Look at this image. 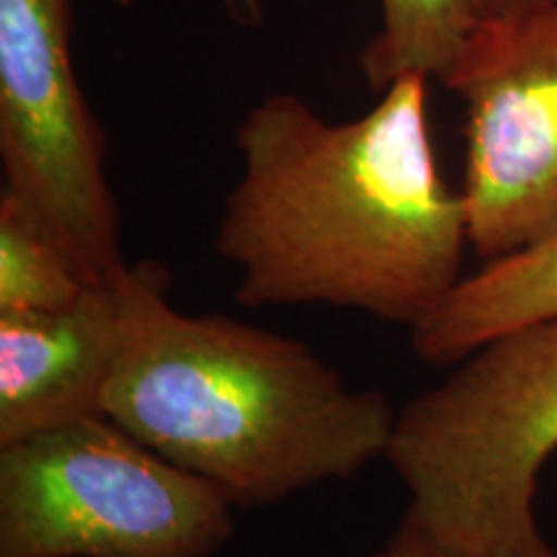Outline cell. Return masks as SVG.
Returning a JSON list of instances; mask_svg holds the SVG:
<instances>
[{"label":"cell","mask_w":557,"mask_h":557,"mask_svg":"<svg viewBox=\"0 0 557 557\" xmlns=\"http://www.w3.org/2000/svg\"><path fill=\"white\" fill-rule=\"evenodd\" d=\"M429 81L400 75L351 122L295 94L248 109L214 235L243 308L331 305L413 329L457 287L468 218L438 173Z\"/></svg>","instance_id":"6da1fadb"},{"label":"cell","mask_w":557,"mask_h":557,"mask_svg":"<svg viewBox=\"0 0 557 557\" xmlns=\"http://www.w3.org/2000/svg\"><path fill=\"white\" fill-rule=\"evenodd\" d=\"M116 289L122 336L103 416L233 506L278 504L385 459L398 410L308 344L176 310L158 261L127 263Z\"/></svg>","instance_id":"7a4b0ae2"},{"label":"cell","mask_w":557,"mask_h":557,"mask_svg":"<svg viewBox=\"0 0 557 557\" xmlns=\"http://www.w3.org/2000/svg\"><path fill=\"white\" fill-rule=\"evenodd\" d=\"M557 451V315L487 341L395 416L408 511L457 557H557L540 472Z\"/></svg>","instance_id":"3957f363"},{"label":"cell","mask_w":557,"mask_h":557,"mask_svg":"<svg viewBox=\"0 0 557 557\" xmlns=\"http://www.w3.org/2000/svg\"><path fill=\"white\" fill-rule=\"evenodd\" d=\"M233 508L109 416L0 447V557H212Z\"/></svg>","instance_id":"277c9868"},{"label":"cell","mask_w":557,"mask_h":557,"mask_svg":"<svg viewBox=\"0 0 557 557\" xmlns=\"http://www.w3.org/2000/svg\"><path fill=\"white\" fill-rule=\"evenodd\" d=\"M75 0H0L3 191L90 284L127 267L107 137L73 54Z\"/></svg>","instance_id":"5b68a950"},{"label":"cell","mask_w":557,"mask_h":557,"mask_svg":"<svg viewBox=\"0 0 557 557\" xmlns=\"http://www.w3.org/2000/svg\"><path fill=\"white\" fill-rule=\"evenodd\" d=\"M442 86L462 99L470 248L483 261L557 235V3L480 18Z\"/></svg>","instance_id":"8992f818"},{"label":"cell","mask_w":557,"mask_h":557,"mask_svg":"<svg viewBox=\"0 0 557 557\" xmlns=\"http://www.w3.org/2000/svg\"><path fill=\"white\" fill-rule=\"evenodd\" d=\"M120 336L116 276L65 310L0 312V447L103 416Z\"/></svg>","instance_id":"52a82bcc"},{"label":"cell","mask_w":557,"mask_h":557,"mask_svg":"<svg viewBox=\"0 0 557 557\" xmlns=\"http://www.w3.org/2000/svg\"><path fill=\"white\" fill-rule=\"evenodd\" d=\"M557 315V235L465 274L410 329L416 357L451 367L487 341Z\"/></svg>","instance_id":"ba28073f"},{"label":"cell","mask_w":557,"mask_h":557,"mask_svg":"<svg viewBox=\"0 0 557 557\" xmlns=\"http://www.w3.org/2000/svg\"><path fill=\"white\" fill-rule=\"evenodd\" d=\"M377 34L359 54L374 94L408 73L444 83L480 21L475 0H377Z\"/></svg>","instance_id":"9c48e42d"},{"label":"cell","mask_w":557,"mask_h":557,"mask_svg":"<svg viewBox=\"0 0 557 557\" xmlns=\"http://www.w3.org/2000/svg\"><path fill=\"white\" fill-rule=\"evenodd\" d=\"M88 284L65 250L0 194V312L65 310Z\"/></svg>","instance_id":"30bf717a"},{"label":"cell","mask_w":557,"mask_h":557,"mask_svg":"<svg viewBox=\"0 0 557 557\" xmlns=\"http://www.w3.org/2000/svg\"><path fill=\"white\" fill-rule=\"evenodd\" d=\"M377 557H457V555H451L447 547L438 545L426 529L421 527V521H418L406 508L400 524L395 527L393 534H389V540L385 542V547L380 549Z\"/></svg>","instance_id":"8fae6325"},{"label":"cell","mask_w":557,"mask_h":557,"mask_svg":"<svg viewBox=\"0 0 557 557\" xmlns=\"http://www.w3.org/2000/svg\"><path fill=\"white\" fill-rule=\"evenodd\" d=\"M122 9H132L139 0H114ZM220 9L225 11L230 24L240 26V29H261L269 16V0H218Z\"/></svg>","instance_id":"7c38bea8"},{"label":"cell","mask_w":557,"mask_h":557,"mask_svg":"<svg viewBox=\"0 0 557 557\" xmlns=\"http://www.w3.org/2000/svg\"><path fill=\"white\" fill-rule=\"evenodd\" d=\"M553 3L557 0H475V9L480 18H508Z\"/></svg>","instance_id":"4fadbf2b"}]
</instances>
